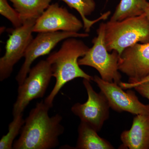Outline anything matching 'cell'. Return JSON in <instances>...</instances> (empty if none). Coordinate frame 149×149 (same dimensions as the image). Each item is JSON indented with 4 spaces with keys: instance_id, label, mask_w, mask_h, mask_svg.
Wrapping results in <instances>:
<instances>
[{
    "instance_id": "1",
    "label": "cell",
    "mask_w": 149,
    "mask_h": 149,
    "mask_svg": "<svg viewBox=\"0 0 149 149\" xmlns=\"http://www.w3.org/2000/svg\"><path fill=\"white\" fill-rule=\"evenodd\" d=\"M50 108L43 100L37 103L25 119L13 149H52L58 146L59 138L65 130L62 117L59 114L50 117Z\"/></svg>"
},
{
    "instance_id": "2",
    "label": "cell",
    "mask_w": 149,
    "mask_h": 149,
    "mask_svg": "<svg viewBox=\"0 0 149 149\" xmlns=\"http://www.w3.org/2000/svg\"><path fill=\"white\" fill-rule=\"evenodd\" d=\"M89 49L83 41L71 37L65 40L60 49L47 58L56 79L53 89L44 100L51 108L56 96L67 83L77 78L93 80V77L84 72L78 64V58L85 56Z\"/></svg>"
},
{
    "instance_id": "3",
    "label": "cell",
    "mask_w": 149,
    "mask_h": 149,
    "mask_svg": "<svg viewBox=\"0 0 149 149\" xmlns=\"http://www.w3.org/2000/svg\"><path fill=\"white\" fill-rule=\"evenodd\" d=\"M104 39L108 51H117L120 56L124 49L136 43L149 42V22L146 14L108 22Z\"/></svg>"
},
{
    "instance_id": "4",
    "label": "cell",
    "mask_w": 149,
    "mask_h": 149,
    "mask_svg": "<svg viewBox=\"0 0 149 149\" xmlns=\"http://www.w3.org/2000/svg\"><path fill=\"white\" fill-rule=\"evenodd\" d=\"M105 27L106 23L100 24L97 29V36L92 40L93 47L78 59V64L94 68L98 71L102 80L119 85L121 78L118 68L120 55L115 50L109 53L105 42Z\"/></svg>"
},
{
    "instance_id": "5",
    "label": "cell",
    "mask_w": 149,
    "mask_h": 149,
    "mask_svg": "<svg viewBox=\"0 0 149 149\" xmlns=\"http://www.w3.org/2000/svg\"><path fill=\"white\" fill-rule=\"evenodd\" d=\"M52 77V67L47 59L40 61L31 68L23 83L18 85L13 117L22 113L33 100L44 97Z\"/></svg>"
},
{
    "instance_id": "6",
    "label": "cell",
    "mask_w": 149,
    "mask_h": 149,
    "mask_svg": "<svg viewBox=\"0 0 149 149\" xmlns=\"http://www.w3.org/2000/svg\"><path fill=\"white\" fill-rule=\"evenodd\" d=\"M37 19H29L20 27L9 30V35L5 46V53L0 58V81L10 76L14 66L22 57L33 39V27Z\"/></svg>"
},
{
    "instance_id": "7",
    "label": "cell",
    "mask_w": 149,
    "mask_h": 149,
    "mask_svg": "<svg viewBox=\"0 0 149 149\" xmlns=\"http://www.w3.org/2000/svg\"><path fill=\"white\" fill-rule=\"evenodd\" d=\"M89 36L88 33L64 31L38 33L27 47L24 63L15 77L18 85H21L26 79L33 62L41 56L49 53L60 42L71 37L85 38Z\"/></svg>"
},
{
    "instance_id": "8",
    "label": "cell",
    "mask_w": 149,
    "mask_h": 149,
    "mask_svg": "<svg viewBox=\"0 0 149 149\" xmlns=\"http://www.w3.org/2000/svg\"><path fill=\"white\" fill-rule=\"evenodd\" d=\"M90 82L83 79V84L88 93L87 101L83 104H74L71 107V111L81 121L86 123L99 132L109 117L110 107L103 93L96 92Z\"/></svg>"
},
{
    "instance_id": "9",
    "label": "cell",
    "mask_w": 149,
    "mask_h": 149,
    "mask_svg": "<svg viewBox=\"0 0 149 149\" xmlns=\"http://www.w3.org/2000/svg\"><path fill=\"white\" fill-rule=\"evenodd\" d=\"M93 81L103 93L113 110L128 112L136 115L149 114V104L141 103L133 91L125 92L116 83L104 81L97 75L93 77Z\"/></svg>"
},
{
    "instance_id": "10",
    "label": "cell",
    "mask_w": 149,
    "mask_h": 149,
    "mask_svg": "<svg viewBox=\"0 0 149 149\" xmlns=\"http://www.w3.org/2000/svg\"><path fill=\"white\" fill-rule=\"evenodd\" d=\"M84 27L80 19L70 13L58 3L50 5L36 21L33 32H56L58 31L78 32Z\"/></svg>"
},
{
    "instance_id": "11",
    "label": "cell",
    "mask_w": 149,
    "mask_h": 149,
    "mask_svg": "<svg viewBox=\"0 0 149 149\" xmlns=\"http://www.w3.org/2000/svg\"><path fill=\"white\" fill-rule=\"evenodd\" d=\"M118 70L128 76L129 83L138 82L149 73V42L136 43L123 50Z\"/></svg>"
},
{
    "instance_id": "12",
    "label": "cell",
    "mask_w": 149,
    "mask_h": 149,
    "mask_svg": "<svg viewBox=\"0 0 149 149\" xmlns=\"http://www.w3.org/2000/svg\"><path fill=\"white\" fill-rule=\"evenodd\" d=\"M120 149H149V114L136 115L130 130L120 135Z\"/></svg>"
},
{
    "instance_id": "13",
    "label": "cell",
    "mask_w": 149,
    "mask_h": 149,
    "mask_svg": "<svg viewBox=\"0 0 149 149\" xmlns=\"http://www.w3.org/2000/svg\"><path fill=\"white\" fill-rule=\"evenodd\" d=\"M97 131L86 123L81 121L78 128V139L75 148L113 149L114 147L98 135Z\"/></svg>"
},
{
    "instance_id": "14",
    "label": "cell",
    "mask_w": 149,
    "mask_h": 149,
    "mask_svg": "<svg viewBox=\"0 0 149 149\" xmlns=\"http://www.w3.org/2000/svg\"><path fill=\"white\" fill-rule=\"evenodd\" d=\"M20 15L23 23L39 18L48 8L52 0H8Z\"/></svg>"
},
{
    "instance_id": "15",
    "label": "cell",
    "mask_w": 149,
    "mask_h": 149,
    "mask_svg": "<svg viewBox=\"0 0 149 149\" xmlns=\"http://www.w3.org/2000/svg\"><path fill=\"white\" fill-rule=\"evenodd\" d=\"M149 4L147 0H120L110 20L121 21L139 16L145 13Z\"/></svg>"
},
{
    "instance_id": "16",
    "label": "cell",
    "mask_w": 149,
    "mask_h": 149,
    "mask_svg": "<svg viewBox=\"0 0 149 149\" xmlns=\"http://www.w3.org/2000/svg\"><path fill=\"white\" fill-rule=\"evenodd\" d=\"M64 2L70 8H74L79 13L83 20L84 29L85 32H90L92 26L96 22L102 19H107L110 14V11L107 12L95 20L88 19L86 16L91 15L95 9L96 3L94 0H61Z\"/></svg>"
},
{
    "instance_id": "17",
    "label": "cell",
    "mask_w": 149,
    "mask_h": 149,
    "mask_svg": "<svg viewBox=\"0 0 149 149\" xmlns=\"http://www.w3.org/2000/svg\"><path fill=\"white\" fill-rule=\"evenodd\" d=\"M24 121L22 113L13 117V120L9 124L8 132L0 140V149H13L15 139L20 133Z\"/></svg>"
},
{
    "instance_id": "18",
    "label": "cell",
    "mask_w": 149,
    "mask_h": 149,
    "mask_svg": "<svg viewBox=\"0 0 149 149\" xmlns=\"http://www.w3.org/2000/svg\"><path fill=\"white\" fill-rule=\"evenodd\" d=\"M8 0H0V14L10 22L15 28L20 27L23 24L21 16L17 11L13 8Z\"/></svg>"
},
{
    "instance_id": "19",
    "label": "cell",
    "mask_w": 149,
    "mask_h": 149,
    "mask_svg": "<svg viewBox=\"0 0 149 149\" xmlns=\"http://www.w3.org/2000/svg\"><path fill=\"white\" fill-rule=\"evenodd\" d=\"M146 83H149V73L146 77L138 82H134V83H129V82L123 83L121 82L119 83V85L123 90H126V89H131L137 85Z\"/></svg>"
},
{
    "instance_id": "20",
    "label": "cell",
    "mask_w": 149,
    "mask_h": 149,
    "mask_svg": "<svg viewBox=\"0 0 149 149\" xmlns=\"http://www.w3.org/2000/svg\"><path fill=\"white\" fill-rule=\"evenodd\" d=\"M133 88L141 96L149 100V83H142Z\"/></svg>"
},
{
    "instance_id": "21",
    "label": "cell",
    "mask_w": 149,
    "mask_h": 149,
    "mask_svg": "<svg viewBox=\"0 0 149 149\" xmlns=\"http://www.w3.org/2000/svg\"><path fill=\"white\" fill-rule=\"evenodd\" d=\"M145 14L147 17V18L148 19V20L149 22V4L146 10V12H145Z\"/></svg>"
}]
</instances>
